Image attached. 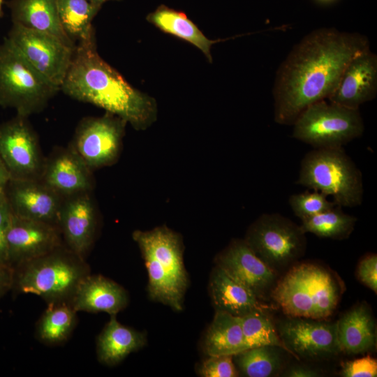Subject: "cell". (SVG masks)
<instances>
[{"mask_svg":"<svg viewBox=\"0 0 377 377\" xmlns=\"http://www.w3.org/2000/svg\"><path fill=\"white\" fill-rule=\"evenodd\" d=\"M369 47L367 36L335 28H320L297 43L279 67L273 86L274 119L293 125L310 105L328 99L348 63Z\"/></svg>","mask_w":377,"mask_h":377,"instance_id":"1","label":"cell"},{"mask_svg":"<svg viewBox=\"0 0 377 377\" xmlns=\"http://www.w3.org/2000/svg\"><path fill=\"white\" fill-rule=\"evenodd\" d=\"M60 90L104 109L138 130L146 128L156 119L155 101L131 86L100 57L95 38L77 43Z\"/></svg>","mask_w":377,"mask_h":377,"instance_id":"2","label":"cell"},{"mask_svg":"<svg viewBox=\"0 0 377 377\" xmlns=\"http://www.w3.org/2000/svg\"><path fill=\"white\" fill-rule=\"evenodd\" d=\"M138 244L147 270L149 297L182 311L188 286L180 237L165 226L151 230H135Z\"/></svg>","mask_w":377,"mask_h":377,"instance_id":"3","label":"cell"},{"mask_svg":"<svg viewBox=\"0 0 377 377\" xmlns=\"http://www.w3.org/2000/svg\"><path fill=\"white\" fill-rule=\"evenodd\" d=\"M341 290L330 271L306 263L290 269L273 287L271 296L287 316L325 320L336 309Z\"/></svg>","mask_w":377,"mask_h":377,"instance_id":"4","label":"cell"},{"mask_svg":"<svg viewBox=\"0 0 377 377\" xmlns=\"http://www.w3.org/2000/svg\"><path fill=\"white\" fill-rule=\"evenodd\" d=\"M297 184L331 196L339 207H355L363 200L362 175L343 148L314 149L301 161Z\"/></svg>","mask_w":377,"mask_h":377,"instance_id":"5","label":"cell"},{"mask_svg":"<svg viewBox=\"0 0 377 377\" xmlns=\"http://www.w3.org/2000/svg\"><path fill=\"white\" fill-rule=\"evenodd\" d=\"M59 90L5 38L0 45V105L27 117L42 111Z\"/></svg>","mask_w":377,"mask_h":377,"instance_id":"6","label":"cell"},{"mask_svg":"<svg viewBox=\"0 0 377 377\" xmlns=\"http://www.w3.org/2000/svg\"><path fill=\"white\" fill-rule=\"evenodd\" d=\"M23 265L17 279L19 290L50 303L71 300L79 283L89 274L83 258L61 246Z\"/></svg>","mask_w":377,"mask_h":377,"instance_id":"7","label":"cell"},{"mask_svg":"<svg viewBox=\"0 0 377 377\" xmlns=\"http://www.w3.org/2000/svg\"><path fill=\"white\" fill-rule=\"evenodd\" d=\"M293 126V137L314 149L343 148L364 130L359 109L326 100L308 106Z\"/></svg>","mask_w":377,"mask_h":377,"instance_id":"8","label":"cell"},{"mask_svg":"<svg viewBox=\"0 0 377 377\" xmlns=\"http://www.w3.org/2000/svg\"><path fill=\"white\" fill-rule=\"evenodd\" d=\"M244 241L275 272L304 253L305 232L300 226L279 214H264L249 228Z\"/></svg>","mask_w":377,"mask_h":377,"instance_id":"9","label":"cell"},{"mask_svg":"<svg viewBox=\"0 0 377 377\" xmlns=\"http://www.w3.org/2000/svg\"><path fill=\"white\" fill-rule=\"evenodd\" d=\"M7 39L36 71L61 88L75 48L50 34L16 23L13 24Z\"/></svg>","mask_w":377,"mask_h":377,"instance_id":"10","label":"cell"},{"mask_svg":"<svg viewBox=\"0 0 377 377\" xmlns=\"http://www.w3.org/2000/svg\"><path fill=\"white\" fill-rule=\"evenodd\" d=\"M126 124L109 112L85 117L77 126L70 145L91 170L111 165L119 156Z\"/></svg>","mask_w":377,"mask_h":377,"instance_id":"11","label":"cell"},{"mask_svg":"<svg viewBox=\"0 0 377 377\" xmlns=\"http://www.w3.org/2000/svg\"><path fill=\"white\" fill-rule=\"evenodd\" d=\"M27 118L17 115L0 125V157L11 179L40 180L45 158Z\"/></svg>","mask_w":377,"mask_h":377,"instance_id":"12","label":"cell"},{"mask_svg":"<svg viewBox=\"0 0 377 377\" xmlns=\"http://www.w3.org/2000/svg\"><path fill=\"white\" fill-rule=\"evenodd\" d=\"M276 327L282 342L297 360L300 357L319 359L341 352L337 322L288 316Z\"/></svg>","mask_w":377,"mask_h":377,"instance_id":"13","label":"cell"},{"mask_svg":"<svg viewBox=\"0 0 377 377\" xmlns=\"http://www.w3.org/2000/svg\"><path fill=\"white\" fill-rule=\"evenodd\" d=\"M64 198L38 179H10L6 200L15 216L58 226Z\"/></svg>","mask_w":377,"mask_h":377,"instance_id":"14","label":"cell"},{"mask_svg":"<svg viewBox=\"0 0 377 377\" xmlns=\"http://www.w3.org/2000/svg\"><path fill=\"white\" fill-rule=\"evenodd\" d=\"M61 240L58 226L13 214L6 237L8 263L23 264L39 258L61 247Z\"/></svg>","mask_w":377,"mask_h":377,"instance_id":"15","label":"cell"},{"mask_svg":"<svg viewBox=\"0 0 377 377\" xmlns=\"http://www.w3.org/2000/svg\"><path fill=\"white\" fill-rule=\"evenodd\" d=\"M40 180L63 198L91 192L94 183L92 170L71 145L45 158Z\"/></svg>","mask_w":377,"mask_h":377,"instance_id":"16","label":"cell"},{"mask_svg":"<svg viewBox=\"0 0 377 377\" xmlns=\"http://www.w3.org/2000/svg\"><path fill=\"white\" fill-rule=\"evenodd\" d=\"M377 94V56L367 47L348 63L339 84L328 101L353 109L375 98Z\"/></svg>","mask_w":377,"mask_h":377,"instance_id":"17","label":"cell"},{"mask_svg":"<svg viewBox=\"0 0 377 377\" xmlns=\"http://www.w3.org/2000/svg\"><path fill=\"white\" fill-rule=\"evenodd\" d=\"M91 192L64 198L58 227L68 249L84 258L94 240L96 210Z\"/></svg>","mask_w":377,"mask_h":377,"instance_id":"18","label":"cell"},{"mask_svg":"<svg viewBox=\"0 0 377 377\" xmlns=\"http://www.w3.org/2000/svg\"><path fill=\"white\" fill-rule=\"evenodd\" d=\"M216 265L248 287L259 298L276 279V272L265 263L244 239L232 241L216 257Z\"/></svg>","mask_w":377,"mask_h":377,"instance_id":"19","label":"cell"},{"mask_svg":"<svg viewBox=\"0 0 377 377\" xmlns=\"http://www.w3.org/2000/svg\"><path fill=\"white\" fill-rule=\"evenodd\" d=\"M71 300L76 311L105 312L111 316L127 306L128 296L116 282L101 275L88 274L79 283Z\"/></svg>","mask_w":377,"mask_h":377,"instance_id":"20","label":"cell"},{"mask_svg":"<svg viewBox=\"0 0 377 377\" xmlns=\"http://www.w3.org/2000/svg\"><path fill=\"white\" fill-rule=\"evenodd\" d=\"M209 288L216 311L242 317L265 309L253 292L217 265L211 274Z\"/></svg>","mask_w":377,"mask_h":377,"instance_id":"21","label":"cell"},{"mask_svg":"<svg viewBox=\"0 0 377 377\" xmlns=\"http://www.w3.org/2000/svg\"><path fill=\"white\" fill-rule=\"evenodd\" d=\"M7 6L13 23L50 34L75 48V43L67 36L61 24L57 0H10Z\"/></svg>","mask_w":377,"mask_h":377,"instance_id":"22","label":"cell"},{"mask_svg":"<svg viewBox=\"0 0 377 377\" xmlns=\"http://www.w3.org/2000/svg\"><path fill=\"white\" fill-rule=\"evenodd\" d=\"M341 352L360 354L376 346V330L371 309L361 303L346 312L337 321Z\"/></svg>","mask_w":377,"mask_h":377,"instance_id":"23","label":"cell"},{"mask_svg":"<svg viewBox=\"0 0 377 377\" xmlns=\"http://www.w3.org/2000/svg\"><path fill=\"white\" fill-rule=\"evenodd\" d=\"M146 343V335L143 332L121 325L116 315H111L110 320L97 338L98 360L108 366L115 365L131 353L142 348Z\"/></svg>","mask_w":377,"mask_h":377,"instance_id":"24","label":"cell"},{"mask_svg":"<svg viewBox=\"0 0 377 377\" xmlns=\"http://www.w3.org/2000/svg\"><path fill=\"white\" fill-rule=\"evenodd\" d=\"M204 348L209 356H233L246 350L241 317L216 311L205 337Z\"/></svg>","mask_w":377,"mask_h":377,"instance_id":"25","label":"cell"},{"mask_svg":"<svg viewBox=\"0 0 377 377\" xmlns=\"http://www.w3.org/2000/svg\"><path fill=\"white\" fill-rule=\"evenodd\" d=\"M147 20L163 31L184 39L200 49L212 62L210 49L223 40L207 38L197 26L182 12L161 5L148 15Z\"/></svg>","mask_w":377,"mask_h":377,"instance_id":"26","label":"cell"},{"mask_svg":"<svg viewBox=\"0 0 377 377\" xmlns=\"http://www.w3.org/2000/svg\"><path fill=\"white\" fill-rule=\"evenodd\" d=\"M62 27L77 45L94 38L92 20L101 7L89 0H57Z\"/></svg>","mask_w":377,"mask_h":377,"instance_id":"27","label":"cell"},{"mask_svg":"<svg viewBox=\"0 0 377 377\" xmlns=\"http://www.w3.org/2000/svg\"><path fill=\"white\" fill-rule=\"evenodd\" d=\"M76 312L65 302L50 303L37 325L38 339L46 344L66 340L75 325Z\"/></svg>","mask_w":377,"mask_h":377,"instance_id":"28","label":"cell"},{"mask_svg":"<svg viewBox=\"0 0 377 377\" xmlns=\"http://www.w3.org/2000/svg\"><path fill=\"white\" fill-rule=\"evenodd\" d=\"M334 207L307 219L301 220L304 232L333 239L347 238L353 232L357 218Z\"/></svg>","mask_w":377,"mask_h":377,"instance_id":"29","label":"cell"},{"mask_svg":"<svg viewBox=\"0 0 377 377\" xmlns=\"http://www.w3.org/2000/svg\"><path fill=\"white\" fill-rule=\"evenodd\" d=\"M280 349L272 346L248 348L233 355V361L237 369L245 376H273L282 367Z\"/></svg>","mask_w":377,"mask_h":377,"instance_id":"30","label":"cell"},{"mask_svg":"<svg viewBox=\"0 0 377 377\" xmlns=\"http://www.w3.org/2000/svg\"><path fill=\"white\" fill-rule=\"evenodd\" d=\"M241 318L247 349L272 346L279 347L293 355L282 342L276 326L264 310H255Z\"/></svg>","mask_w":377,"mask_h":377,"instance_id":"31","label":"cell"},{"mask_svg":"<svg viewBox=\"0 0 377 377\" xmlns=\"http://www.w3.org/2000/svg\"><path fill=\"white\" fill-rule=\"evenodd\" d=\"M290 207L294 214L303 220L327 210L336 205L329 200L325 194L314 191L291 195L288 200Z\"/></svg>","mask_w":377,"mask_h":377,"instance_id":"32","label":"cell"},{"mask_svg":"<svg viewBox=\"0 0 377 377\" xmlns=\"http://www.w3.org/2000/svg\"><path fill=\"white\" fill-rule=\"evenodd\" d=\"M199 374L204 377H236L239 371L232 355L209 356L199 368Z\"/></svg>","mask_w":377,"mask_h":377,"instance_id":"33","label":"cell"},{"mask_svg":"<svg viewBox=\"0 0 377 377\" xmlns=\"http://www.w3.org/2000/svg\"><path fill=\"white\" fill-rule=\"evenodd\" d=\"M341 376L345 377H376L377 361L375 358L366 357L346 362L342 365Z\"/></svg>","mask_w":377,"mask_h":377,"instance_id":"34","label":"cell"},{"mask_svg":"<svg viewBox=\"0 0 377 377\" xmlns=\"http://www.w3.org/2000/svg\"><path fill=\"white\" fill-rule=\"evenodd\" d=\"M358 279L375 293L377 292V256L371 253L364 256L358 263Z\"/></svg>","mask_w":377,"mask_h":377,"instance_id":"35","label":"cell"},{"mask_svg":"<svg viewBox=\"0 0 377 377\" xmlns=\"http://www.w3.org/2000/svg\"><path fill=\"white\" fill-rule=\"evenodd\" d=\"M13 213L6 200H0V262L8 263L6 237Z\"/></svg>","mask_w":377,"mask_h":377,"instance_id":"36","label":"cell"},{"mask_svg":"<svg viewBox=\"0 0 377 377\" xmlns=\"http://www.w3.org/2000/svg\"><path fill=\"white\" fill-rule=\"evenodd\" d=\"M320 374L317 369L302 365L293 366L284 373V376L290 377H316Z\"/></svg>","mask_w":377,"mask_h":377,"instance_id":"37","label":"cell"},{"mask_svg":"<svg viewBox=\"0 0 377 377\" xmlns=\"http://www.w3.org/2000/svg\"><path fill=\"white\" fill-rule=\"evenodd\" d=\"M13 274L8 263L0 262V296L12 283Z\"/></svg>","mask_w":377,"mask_h":377,"instance_id":"38","label":"cell"},{"mask_svg":"<svg viewBox=\"0 0 377 377\" xmlns=\"http://www.w3.org/2000/svg\"><path fill=\"white\" fill-rule=\"evenodd\" d=\"M10 179V175L0 157V200H6V189Z\"/></svg>","mask_w":377,"mask_h":377,"instance_id":"39","label":"cell"},{"mask_svg":"<svg viewBox=\"0 0 377 377\" xmlns=\"http://www.w3.org/2000/svg\"><path fill=\"white\" fill-rule=\"evenodd\" d=\"M90 1L91 3H93L95 5H97L100 7H101V6L103 5V3H104L106 1H110V0H89Z\"/></svg>","mask_w":377,"mask_h":377,"instance_id":"40","label":"cell"},{"mask_svg":"<svg viewBox=\"0 0 377 377\" xmlns=\"http://www.w3.org/2000/svg\"><path fill=\"white\" fill-rule=\"evenodd\" d=\"M320 2H323V3H326V2H330L332 1H334V0H318Z\"/></svg>","mask_w":377,"mask_h":377,"instance_id":"41","label":"cell"},{"mask_svg":"<svg viewBox=\"0 0 377 377\" xmlns=\"http://www.w3.org/2000/svg\"><path fill=\"white\" fill-rule=\"evenodd\" d=\"M3 1V0H0V15L1 14V7H2Z\"/></svg>","mask_w":377,"mask_h":377,"instance_id":"42","label":"cell"}]
</instances>
